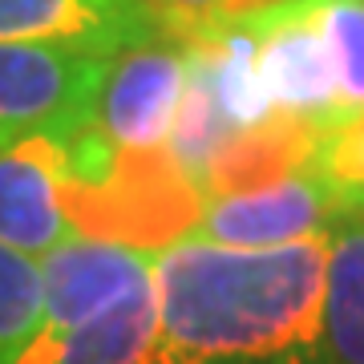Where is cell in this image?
I'll list each match as a JSON object with an SVG mask.
<instances>
[{
  "mask_svg": "<svg viewBox=\"0 0 364 364\" xmlns=\"http://www.w3.org/2000/svg\"><path fill=\"white\" fill-rule=\"evenodd\" d=\"M158 328L154 275L117 299L109 312L93 316L90 324L61 336H33L16 364H146Z\"/></svg>",
  "mask_w": 364,
  "mask_h": 364,
  "instance_id": "obj_10",
  "label": "cell"
},
{
  "mask_svg": "<svg viewBox=\"0 0 364 364\" xmlns=\"http://www.w3.org/2000/svg\"><path fill=\"white\" fill-rule=\"evenodd\" d=\"M65 130H37L0 146V243L33 259L77 239Z\"/></svg>",
  "mask_w": 364,
  "mask_h": 364,
  "instance_id": "obj_4",
  "label": "cell"
},
{
  "mask_svg": "<svg viewBox=\"0 0 364 364\" xmlns=\"http://www.w3.org/2000/svg\"><path fill=\"white\" fill-rule=\"evenodd\" d=\"M324 25L336 61V130L364 114V0H324Z\"/></svg>",
  "mask_w": 364,
  "mask_h": 364,
  "instance_id": "obj_13",
  "label": "cell"
},
{
  "mask_svg": "<svg viewBox=\"0 0 364 364\" xmlns=\"http://www.w3.org/2000/svg\"><path fill=\"white\" fill-rule=\"evenodd\" d=\"M312 170L332 195L336 210H360L364 215V114L320 138Z\"/></svg>",
  "mask_w": 364,
  "mask_h": 364,
  "instance_id": "obj_14",
  "label": "cell"
},
{
  "mask_svg": "<svg viewBox=\"0 0 364 364\" xmlns=\"http://www.w3.org/2000/svg\"><path fill=\"white\" fill-rule=\"evenodd\" d=\"M186 90V41L170 13L166 33L109 57L90 122L117 154L166 150L174 114Z\"/></svg>",
  "mask_w": 364,
  "mask_h": 364,
  "instance_id": "obj_3",
  "label": "cell"
},
{
  "mask_svg": "<svg viewBox=\"0 0 364 364\" xmlns=\"http://www.w3.org/2000/svg\"><path fill=\"white\" fill-rule=\"evenodd\" d=\"M324 364H364V215L340 210L328 231Z\"/></svg>",
  "mask_w": 364,
  "mask_h": 364,
  "instance_id": "obj_11",
  "label": "cell"
},
{
  "mask_svg": "<svg viewBox=\"0 0 364 364\" xmlns=\"http://www.w3.org/2000/svg\"><path fill=\"white\" fill-rule=\"evenodd\" d=\"M336 215L340 210L332 195L308 166L243 195L207 198L191 239H207V243L235 251H275L308 243V239H324Z\"/></svg>",
  "mask_w": 364,
  "mask_h": 364,
  "instance_id": "obj_6",
  "label": "cell"
},
{
  "mask_svg": "<svg viewBox=\"0 0 364 364\" xmlns=\"http://www.w3.org/2000/svg\"><path fill=\"white\" fill-rule=\"evenodd\" d=\"M37 263L41 291H45L41 336H61L90 324L93 316L109 312L117 299H126L134 287H142L154 275V251L114 239H90V235L53 247Z\"/></svg>",
  "mask_w": 364,
  "mask_h": 364,
  "instance_id": "obj_8",
  "label": "cell"
},
{
  "mask_svg": "<svg viewBox=\"0 0 364 364\" xmlns=\"http://www.w3.org/2000/svg\"><path fill=\"white\" fill-rule=\"evenodd\" d=\"M109 57L41 45H0V146L65 130L93 114Z\"/></svg>",
  "mask_w": 364,
  "mask_h": 364,
  "instance_id": "obj_5",
  "label": "cell"
},
{
  "mask_svg": "<svg viewBox=\"0 0 364 364\" xmlns=\"http://www.w3.org/2000/svg\"><path fill=\"white\" fill-rule=\"evenodd\" d=\"M166 25L170 13L150 0H0V45L117 57Z\"/></svg>",
  "mask_w": 364,
  "mask_h": 364,
  "instance_id": "obj_7",
  "label": "cell"
},
{
  "mask_svg": "<svg viewBox=\"0 0 364 364\" xmlns=\"http://www.w3.org/2000/svg\"><path fill=\"white\" fill-rule=\"evenodd\" d=\"M158 9H166L174 16H207V13H223V9H235V0H150Z\"/></svg>",
  "mask_w": 364,
  "mask_h": 364,
  "instance_id": "obj_15",
  "label": "cell"
},
{
  "mask_svg": "<svg viewBox=\"0 0 364 364\" xmlns=\"http://www.w3.org/2000/svg\"><path fill=\"white\" fill-rule=\"evenodd\" d=\"M45 316L41 263L0 243V364H16Z\"/></svg>",
  "mask_w": 364,
  "mask_h": 364,
  "instance_id": "obj_12",
  "label": "cell"
},
{
  "mask_svg": "<svg viewBox=\"0 0 364 364\" xmlns=\"http://www.w3.org/2000/svg\"><path fill=\"white\" fill-rule=\"evenodd\" d=\"M324 287L328 235L275 251L182 235L154 251L146 364H324Z\"/></svg>",
  "mask_w": 364,
  "mask_h": 364,
  "instance_id": "obj_1",
  "label": "cell"
},
{
  "mask_svg": "<svg viewBox=\"0 0 364 364\" xmlns=\"http://www.w3.org/2000/svg\"><path fill=\"white\" fill-rule=\"evenodd\" d=\"M320 138H324V130L304 126V122H263V126L231 134L210 154L207 170L198 178L203 203L243 195V191H255V186L308 170L316 150H320Z\"/></svg>",
  "mask_w": 364,
  "mask_h": 364,
  "instance_id": "obj_9",
  "label": "cell"
},
{
  "mask_svg": "<svg viewBox=\"0 0 364 364\" xmlns=\"http://www.w3.org/2000/svg\"><path fill=\"white\" fill-rule=\"evenodd\" d=\"M247 21L272 122H304L328 134L336 122V61L324 0H263L247 9Z\"/></svg>",
  "mask_w": 364,
  "mask_h": 364,
  "instance_id": "obj_2",
  "label": "cell"
}]
</instances>
